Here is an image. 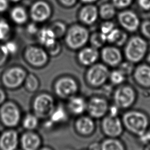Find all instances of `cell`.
<instances>
[{"label": "cell", "mask_w": 150, "mask_h": 150, "mask_svg": "<svg viewBox=\"0 0 150 150\" xmlns=\"http://www.w3.org/2000/svg\"><path fill=\"white\" fill-rule=\"evenodd\" d=\"M12 1H13V2H18V1H19V0H11Z\"/></svg>", "instance_id": "cell-53"}, {"label": "cell", "mask_w": 150, "mask_h": 150, "mask_svg": "<svg viewBox=\"0 0 150 150\" xmlns=\"http://www.w3.org/2000/svg\"><path fill=\"white\" fill-rule=\"evenodd\" d=\"M135 81L143 88H150V65L141 64L135 67L132 73Z\"/></svg>", "instance_id": "cell-18"}, {"label": "cell", "mask_w": 150, "mask_h": 150, "mask_svg": "<svg viewBox=\"0 0 150 150\" xmlns=\"http://www.w3.org/2000/svg\"><path fill=\"white\" fill-rule=\"evenodd\" d=\"M121 31L118 29H114L111 32L107 35V40L111 43H115L118 40Z\"/></svg>", "instance_id": "cell-36"}, {"label": "cell", "mask_w": 150, "mask_h": 150, "mask_svg": "<svg viewBox=\"0 0 150 150\" xmlns=\"http://www.w3.org/2000/svg\"><path fill=\"white\" fill-rule=\"evenodd\" d=\"M88 38V30L83 26L76 25L69 30L66 38V42L67 46L71 49H78L86 43Z\"/></svg>", "instance_id": "cell-10"}, {"label": "cell", "mask_w": 150, "mask_h": 150, "mask_svg": "<svg viewBox=\"0 0 150 150\" xmlns=\"http://www.w3.org/2000/svg\"><path fill=\"white\" fill-rule=\"evenodd\" d=\"M148 50L146 42L141 37L134 36L127 42L124 54L127 60L134 64L140 62L145 56Z\"/></svg>", "instance_id": "cell-4"}, {"label": "cell", "mask_w": 150, "mask_h": 150, "mask_svg": "<svg viewBox=\"0 0 150 150\" xmlns=\"http://www.w3.org/2000/svg\"><path fill=\"white\" fill-rule=\"evenodd\" d=\"M21 111L13 101L6 100L0 106V122L7 128H14L21 122Z\"/></svg>", "instance_id": "cell-2"}, {"label": "cell", "mask_w": 150, "mask_h": 150, "mask_svg": "<svg viewBox=\"0 0 150 150\" xmlns=\"http://www.w3.org/2000/svg\"><path fill=\"white\" fill-rule=\"evenodd\" d=\"M97 9L93 5H87L84 7L80 14L81 20L87 23L91 24L96 21L97 18Z\"/></svg>", "instance_id": "cell-23"}, {"label": "cell", "mask_w": 150, "mask_h": 150, "mask_svg": "<svg viewBox=\"0 0 150 150\" xmlns=\"http://www.w3.org/2000/svg\"><path fill=\"white\" fill-rule=\"evenodd\" d=\"M106 41V35L101 32L93 33L90 38V42L92 46L96 49L101 47Z\"/></svg>", "instance_id": "cell-30"}, {"label": "cell", "mask_w": 150, "mask_h": 150, "mask_svg": "<svg viewBox=\"0 0 150 150\" xmlns=\"http://www.w3.org/2000/svg\"><path fill=\"white\" fill-rule=\"evenodd\" d=\"M23 85L28 92L35 93L38 91L40 87V81L35 74L28 73Z\"/></svg>", "instance_id": "cell-27"}, {"label": "cell", "mask_w": 150, "mask_h": 150, "mask_svg": "<svg viewBox=\"0 0 150 150\" xmlns=\"http://www.w3.org/2000/svg\"><path fill=\"white\" fill-rule=\"evenodd\" d=\"M11 28L8 23L0 18V40H6L10 33Z\"/></svg>", "instance_id": "cell-32"}, {"label": "cell", "mask_w": 150, "mask_h": 150, "mask_svg": "<svg viewBox=\"0 0 150 150\" xmlns=\"http://www.w3.org/2000/svg\"><path fill=\"white\" fill-rule=\"evenodd\" d=\"M32 106L33 113L39 119H46L54 108L56 103L52 94L44 92L35 97Z\"/></svg>", "instance_id": "cell-6"}, {"label": "cell", "mask_w": 150, "mask_h": 150, "mask_svg": "<svg viewBox=\"0 0 150 150\" xmlns=\"http://www.w3.org/2000/svg\"><path fill=\"white\" fill-rule=\"evenodd\" d=\"M60 1L66 6H71L75 4L76 0H60Z\"/></svg>", "instance_id": "cell-49"}, {"label": "cell", "mask_w": 150, "mask_h": 150, "mask_svg": "<svg viewBox=\"0 0 150 150\" xmlns=\"http://www.w3.org/2000/svg\"><path fill=\"white\" fill-rule=\"evenodd\" d=\"M26 62L35 68H41L47 64L49 61L47 53L43 49L30 46L28 47L24 53Z\"/></svg>", "instance_id": "cell-11"}, {"label": "cell", "mask_w": 150, "mask_h": 150, "mask_svg": "<svg viewBox=\"0 0 150 150\" xmlns=\"http://www.w3.org/2000/svg\"><path fill=\"white\" fill-rule=\"evenodd\" d=\"M139 138L144 143H150V127L147 131L142 136L140 137Z\"/></svg>", "instance_id": "cell-45"}, {"label": "cell", "mask_w": 150, "mask_h": 150, "mask_svg": "<svg viewBox=\"0 0 150 150\" xmlns=\"http://www.w3.org/2000/svg\"><path fill=\"white\" fill-rule=\"evenodd\" d=\"M79 90L77 80L70 76H63L56 80L53 85L54 94L59 98L68 100L77 95Z\"/></svg>", "instance_id": "cell-8"}, {"label": "cell", "mask_w": 150, "mask_h": 150, "mask_svg": "<svg viewBox=\"0 0 150 150\" xmlns=\"http://www.w3.org/2000/svg\"><path fill=\"white\" fill-rule=\"evenodd\" d=\"M11 18L17 23H23L27 19V15L25 10L22 7L14 8L11 13Z\"/></svg>", "instance_id": "cell-28"}, {"label": "cell", "mask_w": 150, "mask_h": 150, "mask_svg": "<svg viewBox=\"0 0 150 150\" xmlns=\"http://www.w3.org/2000/svg\"><path fill=\"white\" fill-rule=\"evenodd\" d=\"M101 57L105 65L112 67L118 66L122 60L120 50L113 46H107L103 48L101 50Z\"/></svg>", "instance_id": "cell-17"}, {"label": "cell", "mask_w": 150, "mask_h": 150, "mask_svg": "<svg viewBox=\"0 0 150 150\" xmlns=\"http://www.w3.org/2000/svg\"><path fill=\"white\" fill-rule=\"evenodd\" d=\"M126 79V76L118 69H114L110 71L109 79L111 84L120 86L124 84Z\"/></svg>", "instance_id": "cell-29"}, {"label": "cell", "mask_w": 150, "mask_h": 150, "mask_svg": "<svg viewBox=\"0 0 150 150\" xmlns=\"http://www.w3.org/2000/svg\"><path fill=\"white\" fill-rule=\"evenodd\" d=\"M5 46L9 55L15 54L17 51V49H18L17 45L15 42H13L12 41H9V42H6L5 44Z\"/></svg>", "instance_id": "cell-39"}, {"label": "cell", "mask_w": 150, "mask_h": 150, "mask_svg": "<svg viewBox=\"0 0 150 150\" xmlns=\"http://www.w3.org/2000/svg\"><path fill=\"white\" fill-rule=\"evenodd\" d=\"M83 2H86V3H91L96 1V0H81Z\"/></svg>", "instance_id": "cell-51"}, {"label": "cell", "mask_w": 150, "mask_h": 150, "mask_svg": "<svg viewBox=\"0 0 150 150\" xmlns=\"http://www.w3.org/2000/svg\"><path fill=\"white\" fill-rule=\"evenodd\" d=\"M146 60H147V62H148V63L150 65V53L147 55Z\"/></svg>", "instance_id": "cell-52"}, {"label": "cell", "mask_w": 150, "mask_h": 150, "mask_svg": "<svg viewBox=\"0 0 150 150\" xmlns=\"http://www.w3.org/2000/svg\"><path fill=\"white\" fill-rule=\"evenodd\" d=\"M38 38L42 44L48 47L56 42V38L52 29L49 28L42 29L39 32Z\"/></svg>", "instance_id": "cell-25"}, {"label": "cell", "mask_w": 150, "mask_h": 150, "mask_svg": "<svg viewBox=\"0 0 150 150\" xmlns=\"http://www.w3.org/2000/svg\"><path fill=\"white\" fill-rule=\"evenodd\" d=\"M28 74L26 70L20 66H12L5 69L1 75L0 81L4 88L15 90L23 85Z\"/></svg>", "instance_id": "cell-3"}, {"label": "cell", "mask_w": 150, "mask_h": 150, "mask_svg": "<svg viewBox=\"0 0 150 150\" xmlns=\"http://www.w3.org/2000/svg\"><path fill=\"white\" fill-rule=\"evenodd\" d=\"M115 13L114 5L110 4H105L100 8V15L104 19L112 18Z\"/></svg>", "instance_id": "cell-31"}, {"label": "cell", "mask_w": 150, "mask_h": 150, "mask_svg": "<svg viewBox=\"0 0 150 150\" xmlns=\"http://www.w3.org/2000/svg\"><path fill=\"white\" fill-rule=\"evenodd\" d=\"M134 64L128 60L125 62H121L120 64L118 66V69L125 76L132 73L134 70Z\"/></svg>", "instance_id": "cell-33"}, {"label": "cell", "mask_w": 150, "mask_h": 150, "mask_svg": "<svg viewBox=\"0 0 150 150\" xmlns=\"http://www.w3.org/2000/svg\"><path fill=\"white\" fill-rule=\"evenodd\" d=\"M100 150H125L124 144L118 138H109L100 144Z\"/></svg>", "instance_id": "cell-24"}, {"label": "cell", "mask_w": 150, "mask_h": 150, "mask_svg": "<svg viewBox=\"0 0 150 150\" xmlns=\"http://www.w3.org/2000/svg\"><path fill=\"white\" fill-rule=\"evenodd\" d=\"M7 94L4 87L0 86V106L6 101Z\"/></svg>", "instance_id": "cell-44"}, {"label": "cell", "mask_w": 150, "mask_h": 150, "mask_svg": "<svg viewBox=\"0 0 150 150\" xmlns=\"http://www.w3.org/2000/svg\"><path fill=\"white\" fill-rule=\"evenodd\" d=\"M99 57V53L96 48L91 46L81 50L77 56L78 61L84 66H91L96 63Z\"/></svg>", "instance_id": "cell-22"}, {"label": "cell", "mask_w": 150, "mask_h": 150, "mask_svg": "<svg viewBox=\"0 0 150 150\" xmlns=\"http://www.w3.org/2000/svg\"><path fill=\"white\" fill-rule=\"evenodd\" d=\"M114 104L120 110L131 107L137 100V92L134 87L127 84H121L113 93Z\"/></svg>", "instance_id": "cell-7"}, {"label": "cell", "mask_w": 150, "mask_h": 150, "mask_svg": "<svg viewBox=\"0 0 150 150\" xmlns=\"http://www.w3.org/2000/svg\"><path fill=\"white\" fill-rule=\"evenodd\" d=\"M138 4L139 7L144 10L150 9V0H138Z\"/></svg>", "instance_id": "cell-42"}, {"label": "cell", "mask_w": 150, "mask_h": 150, "mask_svg": "<svg viewBox=\"0 0 150 150\" xmlns=\"http://www.w3.org/2000/svg\"><path fill=\"white\" fill-rule=\"evenodd\" d=\"M110 71L103 63H95L86 71L85 79L88 85L93 88H100L105 85L109 79Z\"/></svg>", "instance_id": "cell-5"}, {"label": "cell", "mask_w": 150, "mask_h": 150, "mask_svg": "<svg viewBox=\"0 0 150 150\" xmlns=\"http://www.w3.org/2000/svg\"><path fill=\"white\" fill-rule=\"evenodd\" d=\"M127 34L121 31V35L118 38V40L115 43V44L118 46H122L125 42V41L127 40Z\"/></svg>", "instance_id": "cell-43"}, {"label": "cell", "mask_w": 150, "mask_h": 150, "mask_svg": "<svg viewBox=\"0 0 150 150\" xmlns=\"http://www.w3.org/2000/svg\"><path fill=\"white\" fill-rule=\"evenodd\" d=\"M9 54L5 45H0V67H3L8 62Z\"/></svg>", "instance_id": "cell-35"}, {"label": "cell", "mask_w": 150, "mask_h": 150, "mask_svg": "<svg viewBox=\"0 0 150 150\" xmlns=\"http://www.w3.org/2000/svg\"><path fill=\"white\" fill-rule=\"evenodd\" d=\"M42 144L41 137L34 131H26L19 137V145L22 150H39Z\"/></svg>", "instance_id": "cell-14"}, {"label": "cell", "mask_w": 150, "mask_h": 150, "mask_svg": "<svg viewBox=\"0 0 150 150\" xmlns=\"http://www.w3.org/2000/svg\"><path fill=\"white\" fill-rule=\"evenodd\" d=\"M53 32L56 38L61 37L66 30V27L64 25L62 22H55L50 28Z\"/></svg>", "instance_id": "cell-34"}, {"label": "cell", "mask_w": 150, "mask_h": 150, "mask_svg": "<svg viewBox=\"0 0 150 150\" xmlns=\"http://www.w3.org/2000/svg\"><path fill=\"white\" fill-rule=\"evenodd\" d=\"M100 144H98L97 142H95L93 144H91L90 146L89 149L88 150H100Z\"/></svg>", "instance_id": "cell-48"}, {"label": "cell", "mask_w": 150, "mask_h": 150, "mask_svg": "<svg viewBox=\"0 0 150 150\" xmlns=\"http://www.w3.org/2000/svg\"><path fill=\"white\" fill-rule=\"evenodd\" d=\"M67 111L76 116L83 115L87 110V101L82 96L76 95L67 100Z\"/></svg>", "instance_id": "cell-20"}, {"label": "cell", "mask_w": 150, "mask_h": 150, "mask_svg": "<svg viewBox=\"0 0 150 150\" xmlns=\"http://www.w3.org/2000/svg\"><path fill=\"white\" fill-rule=\"evenodd\" d=\"M132 0H112L114 6L118 8H124L128 6Z\"/></svg>", "instance_id": "cell-38"}, {"label": "cell", "mask_w": 150, "mask_h": 150, "mask_svg": "<svg viewBox=\"0 0 150 150\" xmlns=\"http://www.w3.org/2000/svg\"><path fill=\"white\" fill-rule=\"evenodd\" d=\"M141 32L145 36L150 38V21H147L142 23L141 25Z\"/></svg>", "instance_id": "cell-40"}, {"label": "cell", "mask_w": 150, "mask_h": 150, "mask_svg": "<svg viewBox=\"0 0 150 150\" xmlns=\"http://www.w3.org/2000/svg\"><path fill=\"white\" fill-rule=\"evenodd\" d=\"M50 6L44 1L35 2L32 6L30 14L32 18L36 22L46 21L50 15Z\"/></svg>", "instance_id": "cell-21"}, {"label": "cell", "mask_w": 150, "mask_h": 150, "mask_svg": "<svg viewBox=\"0 0 150 150\" xmlns=\"http://www.w3.org/2000/svg\"><path fill=\"white\" fill-rule=\"evenodd\" d=\"M19 145L18 132L13 128H7L0 134V150H17Z\"/></svg>", "instance_id": "cell-13"}, {"label": "cell", "mask_w": 150, "mask_h": 150, "mask_svg": "<svg viewBox=\"0 0 150 150\" xmlns=\"http://www.w3.org/2000/svg\"><path fill=\"white\" fill-rule=\"evenodd\" d=\"M21 123L26 131H35L39 126V118L34 113H28L22 119Z\"/></svg>", "instance_id": "cell-26"}, {"label": "cell", "mask_w": 150, "mask_h": 150, "mask_svg": "<svg viewBox=\"0 0 150 150\" xmlns=\"http://www.w3.org/2000/svg\"><path fill=\"white\" fill-rule=\"evenodd\" d=\"M49 54L52 56H55L58 54L60 50V46L56 41V42L52 46L47 47Z\"/></svg>", "instance_id": "cell-41"}, {"label": "cell", "mask_w": 150, "mask_h": 150, "mask_svg": "<svg viewBox=\"0 0 150 150\" xmlns=\"http://www.w3.org/2000/svg\"><path fill=\"white\" fill-rule=\"evenodd\" d=\"M121 120L124 129L138 137L142 136L149 128V117L146 113L139 110H132L126 111Z\"/></svg>", "instance_id": "cell-1"}, {"label": "cell", "mask_w": 150, "mask_h": 150, "mask_svg": "<svg viewBox=\"0 0 150 150\" xmlns=\"http://www.w3.org/2000/svg\"><path fill=\"white\" fill-rule=\"evenodd\" d=\"M67 110L62 104L56 105L54 108L46 121L45 127L47 128L64 124L68 120Z\"/></svg>", "instance_id": "cell-16"}, {"label": "cell", "mask_w": 150, "mask_h": 150, "mask_svg": "<svg viewBox=\"0 0 150 150\" xmlns=\"http://www.w3.org/2000/svg\"><path fill=\"white\" fill-rule=\"evenodd\" d=\"M118 21L121 26L127 30L134 32L139 25V20L136 13L131 11H125L118 15Z\"/></svg>", "instance_id": "cell-19"}, {"label": "cell", "mask_w": 150, "mask_h": 150, "mask_svg": "<svg viewBox=\"0 0 150 150\" xmlns=\"http://www.w3.org/2000/svg\"><path fill=\"white\" fill-rule=\"evenodd\" d=\"M39 150H53V149L49 146H43V147H41Z\"/></svg>", "instance_id": "cell-50"}, {"label": "cell", "mask_w": 150, "mask_h": 150, "mask_svg": "<svg viewBox=\"0 0 150 150\" xmlns=\"http://www.w3.org/2000/svg\"><path fill=\"white\" fill-rule=\"evenodd\" d=\"M114 29V25L111 22H106L104 23L101 27V32L107 35Z\"/></svg>", "instance_id": "cell-37"}, {"label": "cell", "mask_w": 150, "mask_h": 150, "mask_svg": "<svg viewBox=\"0 0 150 150\" xmlns=\"http://www.w3.org/2000/svg\"><path fill=\"white\" fill-rule=\"evenodd\" d=\"M77 133L83 137L91 135L96 130V124L93 118L89 115L79 116L74 123Z\"/></svg>", "instance_id": "cell-15"}, {"label": "cell", "mask_w": 150, "mask_h": 150, "mask_svg": "<svg viewBox=\"0 0 150 150\" xmlns=\"http://www.w3.org/2000/svg\"><path fill=\"white\" fill-rule=\"evenodd\" d=\"M101 128L103 134L109 138H118L122 134L124 129L121 118L118 115L109 114L103 118Z\"/></svg>", "instance_id": "cell-9"}, {"label": "cell", "mask_w": 150, "mask_h": 150, "mask_svg": "<svg viewBox=\"0 0 150 150\" xmlns=\"http://www.w3.org/2000/svg\"><path fill=\"white\" fill-rule=\"evenodd\" d=\"M109 106L108 102L104 97L94 96L87 101L86 111L93 119L103 118L108 113Z\"/></svg>", "instance_id": "cell-12"}, {"label": "cell", "mask_w": 150, "mask_h": 150, "mask_svg": "<svg viewBox=\"0 0 150 150\" xmlns=\"http://www.w3.org/2000/svg\"><path fill=\"white\" fill-rule=\"evenodd\" d=\"M8 6L7 0H0V12H4L6 10Z\"/></svg>", "instance_id": "cell-46"}, {"label": "cell", "mask_w": 150, "mask_h": 150, "mask_svg": "<svg viewBox=\"0 0 150 150\" xmlns=\"http://www.w3.org/2000/svg\"><path fill=\"white\" fill-rule=\"evenodd\" d=\"M28 32L31 34H33V33H35L37 32V30H38V28L36 27V26L35 25V24H29L28 26Z\"/></svg>", "instance_id": "cell-47"}]
</instances>
